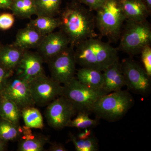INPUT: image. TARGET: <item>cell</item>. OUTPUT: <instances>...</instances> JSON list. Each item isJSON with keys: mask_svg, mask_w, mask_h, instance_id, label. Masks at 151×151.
I'll list each match as a JSON object with an SVG mask.
<instances>
[{"mask_svg": "<svg viewBox=\"0 0 151 151\" xmlns=\"http://www.w3.org/2000/svg\"><path fill=\"white\" fill-rule=\"evenodd\" d=\"M69 3L60 12V30L68 38L74 48L81 42L97 36L95 16L76 0Z\"/></svg>", "mask_w": 151, "mask_h": 151, "instance_id": "obj_1", "label": "cell"}, {"mask_svg": "<svg viewBox=\"0 0 151 151\" xmlns=\"http://www.w3.org/2000/svg\"><path fill=\"white\" fill-rule=\"evenodd\" d=\"M75 47L76 62L82 67L103 71L119 58L118 48L96 37L85 40Z\"/></svg>", "mask_w": 151, "mask_h": 151, "instance_id": "obj_2", "label": "cell"}, {"mask_svg": "<svg viewBox=\"0 0 151 151\" xmlns=\"http://www.w3.org/2000/svg\"><path fill=\"white\" fill-rule=\"evenodd\" d=\"M134 97L128 91L121 90L110 92L100 97L92 110L96 118L108 122L123 119L134 106Z\"/></svg>", "mask_w": 151, "mask_h": 151, "instance_id": "obj_3", "label": "cell"}, {"mask_svg": "<svg viewBox=\"0 0 151 151\" xmlns=\"http://www.w3.org/2000/svg\"><path fill=\"white\" fill-rule=\"evenodd\" d=\"M96 12V27L100 34L110 42L118 41L127 20L119 0H106L104 4Z\"/></svg>", "mask_w": 151, "mask_h": 151, "instance_id": "obj_4", "label": "cell"}, {"mask_svg": "<svg viewBox=\"0 0 151 151\" xmlns=\"http://www.w3.org/2000/svg\"><path fill=\"white\" fill-rule=\"evenodd\" d=\"M118 49L131 56L140 54L143 49L150 45V25L145 20L136 22L127 19L120 35Z\"/></svg>", "mask_w": 151, "mask_h": 151, "instance_id": "obj_5", "label": "cell"}, {"mask_svg": "<svg viewBox=\"0 0 151 151\" xmlns=\"http://www.w3.org/2000/svg\"><path fill=\"white\" fill-rule=\"evenodd\" d=\"M107 94L103 89L89 88L79 82L75 77L69 83L63 85L62 95L70 100L78 113H92L97 100Z\"/></svg>", "mask_w": 151, "mask_h": 151, "instance_id": "obj_6", "label": "cell"}, {"mask_svg": "<svg viewBox=\"0 0 151 151\" xmlns=\"http://www.w3.org/2000/svg\"><path fill=\"white\" fill-rule=\"evenodd\" d=\"M125 86L135 94L146 96L151 91V77L137 62L131 58L121 63Z\"/></svg>", "mask_w": 151, "mask_h": 151, "instance_id": "obj_7", "label": "cell"}, {"mask_svg": "<svg viewBox=\"0 0 151 151\" xmlns=\"http://www.w3.org/2000/svg\"><path fill=\"white\" fill-rule=\"evenodd\" d=\"M52 78L63 85L75 77L74 48L69 45L64 50L49 60L47 62Z\"/></svg>", "mask_w": 151, "mask_h": 151, "instance_id": "obj_8", "label": "cell"}, {"mask_svg": "<svg viewBox=\"0 0 151 151\" xmlns=\"http://www.w3.org/2000/svg\"><path fill=\"white\" fill-rule=\"evenodd\" d=\"M30 91L35 105L44 107L62 95L63 85L45 74L29 82Z\"/></svg>", "mask_w": 151, "mask_h": 151, "instance_id": "obj_9", "label": "cell"}, {"mask_svg": "<svg viewBox=\"0 0 151 151\" xmlns=\"http://www.w3.org/2000/svg\"><path fill=\"white\" fill-rule=\"evenodd\" d=\"M45 111L47 122L50 127L59 130L67 127L77 111L71 102L61 95L47 105Z\"/></svg>", "mask_w": 151, "mask_h": 151, "instance_id": "obj_10", "label": "cell"}, {"mask_svg": "<svg viewBox=\"0 0 151 151\" xmlns=\"http://www.w3.org/2000/svg\"><path fill=\"white\" fill-rule=\"evenodd\" d=\"M0 95L12 100L21 111L36 105L30 91L29 82L15 72L9 78Z\"/></svg>", "mask_w": 151, "mask_h": 151, "instance_id": "obj_11", "label": "cell"}, {"mask_svg": "<svg viewBox=\"0 0 151 151\" xmlns=\"http://www.w3.org/2000/svg\"><path fill=\"white\" fill-rule=\"evenodd\" d=\"M44 63L43 58L37 52L25 50L14 72L29 82L34 78L45 74Z\"/></svg>", "mask_w": 151, "mask_h": 151, "instance_id": "obj_12", "label": "cell"}, {"mask_svg": "<svg viewBox=\"0 0 151 151\" xmlns=\"http://www.w3.org/2000/svg\"><path fill=\"white\" fill-rule=\"evenodd\" d=\"M69 45L68 38L60 30L45 35L37 49L43 58L44 62L47 63L49 60L64 50Z\"/></svg>", "mask_w": 151, "mask_h": 151, "instance_id": "obj_13", "label": "cell"}, {"mask_svg": "<svg viewBox=\"0 0 151 151\" xmlns=\"http://www.w3.org/2000/svg\"><path fill=\"white\" fill-rule=\"evenodd\" d=\"M103 83L102 89L107 93L122 90L125 86L119 58L103 71Z\"/></svg>", "mask_w": 151, "mask_h": 151, "instance_id": "obj_14", "label": "cell"}, {"mask_svg": "<svg viewBox=\"0 0 151 151\" xmlns=\"http://www.w3.org/2000/svg\"><path fill=\"white\" fill-rule=\"evenodd\" d=\"M48 137L42 134H33L30 128L22 127V132L19 140L17 151H42L49 142Z\"/></svg>", "mask_w": 151, "mask_h": 151, "instance_id": "obj_15", "label": "cell"}, {"mask_svg": "<svg viewBox=\"0 0 151 151\" xmlns=\"http://www.w3.org/2000/svg\"><path fill=\"white\" fill-rule=\"evenodd\" d=\"M119 2L127 19L144 21L151 14L142 0H119Z\"/></svg>", "mask_w": 151, "mask_h": 151, "instance_id": "obj_16", "label": "cell"}, {"mask_svg": "<svg viewBox=\"0 0 151 151\" xmlns=\"http://www.w3.org/2000/svg\"><path fill=\"white\" fill-rule=\"evenodd\" d=\"M45 36L27 26L26 27L19 30L13 44L24 50L37 48Z\"/></svg>", "mask_w": 151, "mask_h": 151, "instance_id": "obj_17", "label": "cell"}, {"mask_svg": "<svg viewBox=\"0 0 151 151\" xmlns=\"http://www.w3.org/2000/svg\"><path fill=\"white\" fill-rule=\"evenodd\" d=\"M25 50L13 43L0 49V64L6 69L14 71L19 64Z\"/></svg>", "mask_w": 151, "mask_h": 151, "instance_id": "obj_18", "label": "cell"}, {"mask_svg": "<svg viewBox=\"0 0 151 151\" xmlns=\"http://www.w3.org/2000/svg\"><path fill=\"white\" fill-rule=\"evenodd\" d=\"M76 78L79 82L92 89H102L103 71L94 68L82 67L77 70Z\"/></svg>", "mask_w": 151, "mask_h": 151, "instance_id": "obj_19", "label": "cell"}, {"mask_svg": "<svg viewBox=\"0 0 151 151\" xmlns=\"http://www.w3.org/2000/svg\"><path fill=\"white\" fill-rule=\"evenodd\" d=\"M59 24L58 18L37 16L36 18L31 20L27 26L36 30L42 35H46L59 28Z\"/></svg>", "mask_w": 151, "mask_h": 151, "instance_id": "obj_20", "label": "cell"}, {"mask_svg": "<svg viewBox=\"0 0 151 151\" xmlns=\"http://www.w3.org/2000/svg\"><path fill=\"white\" fill-rule=\"evenodd\" d=\"M21 111L12 100L0 95V118L19 125Z\"/></svg>", "mask_w": 151, "mask_h": 151, "instance_id": "obj_21", "label": "cell"}, {"mask_svg": "<svg viewBox=\"0 0 151 151\" xmlns=\"http://www.w3.org/2000/svg\"><path fill=\"white\" fill-rule=\"evenodd\" d=\"M10 9L14 17L20 19H30L37 14L33 0H13Z\"/></svg>", "mask_w": 151, "mask_h": 151, "instance_id": "obj_22", "label": "cell"}, {"mask_svg": "<svg viewBox=\"0 0 151 151\" xmlns=\"http://www.w3.org/2000/svg\"><path fill=\"white\" fill-rule=\"evenodd\" d=\"M37 16L55 17L60 12L63 0H33Z\"/></svg>", "mask_w": 151, "mask_h": 151, "instance_id": "obj_23", "label": "cell"}, {"mask_svg": "<svg viewBox=\"0 0 151 151\" xmlns=\"http://www.w3.org/2000/svg\"><path fill=\"white\" fill-rule=\"evenodd\" d=\"M22 132V127L8 120L0 118V138L8 142L19 140Z\"/></svg>", "mask_w": 151, "mask_h": 151, "instance_id": "obj_24", "label": "cell"}, {"mask_svg": "<svg viewBox=\"0 0 151 151\" xmlns=\"http://www.w3.org/2000/svg\"><path fill=\"white\" fill-rule=\"evenodd\" d=\"M21 116L26 127L30 129H43V117L40 111L35 107H28L22 110Z\"/></svg>", "mask_w": 151, "mask_h": 151, "instance_id": "obj_25", "label": "cell"}, {"mask_svg": "<svg viewBox=\"0 0 151 151\" xmlns=\"http://www.w3.org/2000/svg\"><path fill=\"white\" fill-rule=\"evenodd\" d=\"M69 137L76 151H97L99 150L98 140L92 136L85 139H79L73 134L69 133Z\"/></svg>", "mask_w": 151, "mask_h": 151, "instance_id": "obj_26", "label": "cell"}, {"mask_svg": "<svg viewBox=\"0 0 151 151\" xmlns=\"http://www.w3.org/2000/svg\"><path fill=\"white\" fill-rule=\"evenodd\" d=\"M89 115V113L86 112H78L76 117L70 121L67 127L84 129L96 127L99 124L100 119L97 118L94 119H91Z\"/></svg>", "mask_w": 151, "mask_h": 151, "instance_id": "obj_27", "label": "cell"}, {"mask_svg": "<svg viewBox=\"0 0 151 151\" xmlns=\"http://www.w3.org/2000/svg\"><path fill=\"white\" fill-rule=\"evenodd\" d=\"M141 59L144 68L148 75L151 76V47L150 45L145 47L141 52Z\"/></svg>", "mask_w": 151, "mask_h": 151, "instance_id": "obj_28", "label": "cell"}, {"mask_svg": "<svg viewBox=\"0 0 151 151\" xmlns=\"http://www.w3.org/2000/svg\"><path fill=\"white\" fill-rule=\"evenodd\" d=\"M15 17L13 14L5 13L0 15V29L6 30L12 27Z\"/></svg>", "mask_w": 151, "mask_h": 151, "instance_id": "obj_29", "label": "cell"}, {"mask_svg": "<svg viewBox=\"0 0 151 151\" xmlns=\"http://www.w3.org/2000/svg\"><path fill=\"white\" fill-rule=\"evenodd\" d=\"M14 72V71L9 70L0 64V94L5 86L9 78Z\"/></svg>", "mask_w": 151, "mask_h": 151, "instance_id": "obj_30", "label": "cell"}, {"mask_svg": "<svg viewBox=\"0 0 151 151\" xmlns=\"http://www.w3.org/2000/svg\"><path fill=\"white\" fill-rule=\"evenodd\" d=\"M88 7L92 11H97L105 4L106 0H76Z\"/></svg>", "mask_w": 151, "mask_h": 151, "instance_id": "obj_31", "label": "cell"}, {"mask_svg": "<svg viewBox=\"0 0 151 151\" xmlns=\"http://www.w3.org/2000/svg\"><path fill=\"white\" fill-rule=\"evenodd\" d=\"M48 149L49 151H67L68 150L62 144L57 142L50 143Z\"/></svg>", "mask_w": 151, "mask_h": 151, "instance_id": "obj_32", "label": "cell"}, {"mask_svg": "<svg viewBox=\"0 0 151 151\" xmlns=\"http://www.w3.org/2000/svg\"><path fill=\"white\" fill-rule=\"evenodd\" d=\"M92 130L90 129H84V132L79 133L76 137L79 139H85L92 136Z\"/></svg>", "mask_w": 151, "mask_h": 151, "instance_id": "obj_33", "label": "cell"}, {"mask_svg": "<svg viewBox=\"0 0 151 151\" xmlns=\"http://www.w3.org/2000/svg\"><path fill=\"white\" fill-rule=\"evenodd\" d=\"M13 0H0V9H10Z\"/></svg>", "mask_w": 151, "mask_h": 151, "instance_id": "obj_34", "label": "cell"}, {"mask_svg": "<svg viewBox=\"0 0 151 151\" xmlns=\"http://www.w3.org/2000/svg\"><path fill=\"white\" fill-rule=\"evenodd\" d=\"M7 142L0 138V151H5L6 148Z\"/></svg>", "mask_w": 151, "mask_h": 151, "instance_id": "obj_35", "label": "cell"}, {"mask_svg": "<svg viewBox=\"0 0 151 151\" xmlns=\"http://www.w3.org/2000/svg\"><path fill=\"white\" fill-rule=\"evenodd\" d=\"M147 8L150 12H151V0H142Z\"/></svg>", "mask_w": 151, "mask_h": 151, "instance_id": "obj_36", "label": "cell"}, {"mask_svg": "<svg viewBox=\"0 0 151 151\" xmlns=\"http://www.w3.org/2000/svg\"><path fill=\"white\" fill-rule=\"evenodd\" d=\"M1 47H0V49H1Z\"/></svg>", "mask_w": 151, "mask_h": 151, "instance_id": "obj_37", "label": "cell"}]
</instances>
